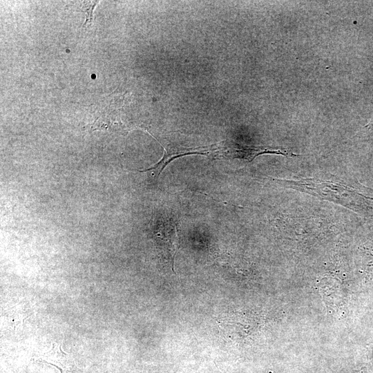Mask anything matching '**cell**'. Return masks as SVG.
I'll return each mask as SVG.
<instances>
[{
	"label": "cell",
	"mask_w": 373,
	"mask_h": 373,
	"mask_svg": "<svg viewBox=\"0 0 373 373\" xmlns=\"http://www.w3.org/2000/svg\"><path fill=\"white\" fill-rule=\"evenodd\" d=\"M283 186L332 202L365 216H373V189L353 179L323 174L299 179H274Z\"/></svg>",
	"instance_id": "1"
},
{
	"label": "cell",
	"mask_w": 373,
	"mask_h": 373,
	"mask_svg": "<svg viewBox=\"0 0 373 373\" xmlns=\"http://www.w3.org/2000/svg\"><path fill=\"white\" fill-rule=\"evenodd\" d=\"M263 154H276L285 157H297L299 155L294 153L285 148H274L271 146H254L235 145L225 147L224 155L232 158H239L251 162L255 157Z\"/></svg>",
	"instance_id": "2"
},
{
	"label": "cell",
	"mask_w": 373,
	"mask_h": 373,
	"mask_svg": "<svg viewBox=\"0 0 373 373\" xmlns=\"http://www.w3.org/2000/svg\"><path fill=\"white\" fill-rule=\"evenodd\" d=\"M157 237L159 245L173 270L174 258L178 249V240L175 226L170 221Z\"/></svg>",
	"instance_id": "3"
},
{
	"label": "cell",
	"mask_w": 373,
	"mask_h": 373,
	"mask_svg": "<svg viewBox=\"0 0 373 373\" xmlns=\"http://www.w3.org/2000/svg\"><path fill=\"white\" fill-rule=\"evenodd\" d=\"M48 358L45 362L56 366L61 370V373H75V367L63 354L50 355Z\"/></svg>",
	"instance_id": "4"
},
{
	"label": "cell",
	"mask_w": 373,
	"mask_h": 373,
	"mask_svg": "<svg viewBox=\"0 0 373 373\" xmlns=\"http://www.w3.org/2000/svg\"><path fill=\"white\" fill-rule=\"evenodd\" d=\"M97 3V1L84 2V8H86L85 12L86 13V20L84 24V26H86V24L91 23L93 19V10Z\"/></svg>",
	"instance_id": "5"
}]
</instances>
